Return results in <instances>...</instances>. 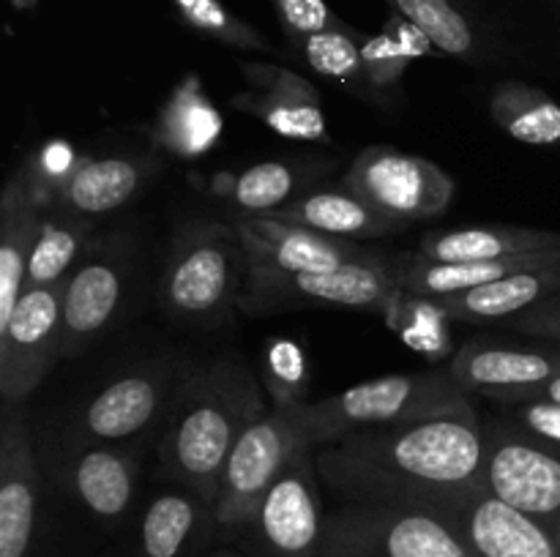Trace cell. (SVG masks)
Segmentation results:
<instances>
[{"label": "cell", "mask_w": 560, "mask_h": 557, "mask_svg": "<svg viewBox=\"0 0 560 557\" xmlns=\"http://www.w3.org/2000/svg\"><path fill=\"white\" fill-rule=\"evenodd\" d=\"M268 407L244 360L228 355L184 369L159 442L164 475L189 486L200 500H217L235 440Z\"/></svg>", "instance_id": "obj_1"}, {"label": "cell", "mask_w": 560, "mask_h": 557, "mask_svg": "<svg viewBox=\"0 0 560 557\" xmlns=\"http://www.w3.org/2000/svg\"><path fill=\"white\" fill-rule=\"evenodd\" d=\"M334 446L408 478L446 486L485 484V424L474 402L427 418L359 431Z\"/></svg>", "instance_id": "obj_2"}, {"label": "cell", "mask_w": 560, "mask_h": 557, "mask_svg": "<svg viewBox=\"0 0 560 557\" xmlns=\"http://www.w3.org/2000/svg\"><path fill=\"white\" fill-rule=\"evenodd\" d=\"M468 402L470 393H465L454 382L452 371L443 366L430 371L375 377L320 402H301L284 410L310 446H334L359 431L427 418Z\"/></svg>", "instance_id": "obj_3"}, {"label": "cell", "mask_w": 560, "mask_h": 557, "mask_svg": "<svg viewBox=\"0 0 560 557\" xmlns=\"http://www.w3.org/2000/svg\"><path fill=\"white\" fill-rule=\"evenodd\" d=\"M249 254L235 222H195L178 233L162 273V306L184 325H224L241 306Z\"/></svg>", "instance_id": "obj_4"}, {"label": "cell", "mask_w": 560, "mask_h": 557, "mask_svg": "<svg viewBox=\"0 0 560 557\" xmlns=\"http://www.w3.org/2000/svg\"><path fill=\"white\" fill-rule=\"evenodd\" d=\"M399 289L388 257L372 254L334 271H279L249 265L241 309L246 315L301 309V306H348V309L388 311Z\"/></svg>", "instance_id": "obj_5"}, {"label": "cell", "mask_w": 560, "mask_h": 557, "mask_svg": "<svg viewBox=\"0 0 560 557\" xmlns=\"http://www.w3.org/2000/svg\"><path fill=\"white\" fill-rule=\"evenodd\" d=\"M410 508L441 519L459 544L479 557H560L558 541L539 519L517 511L485 484H432Z\"/></svg>", "instance_id": "obj_6"}, {"label": "cell", "mask_w": 560, "mask_h": 557, "mask_svg": "<svg viewBox=\"0 0 560 557\" xmlns=\"http://www.w3.org/2000/svg\"><path fill=\"white\" fill-rule=\"evenodd\" d=\"M342 186L402 224L443 216L457 191L446 169L394 145L364 147L342 175Z\"/></svg>", "instance_id": "obj_7"}, {"label": "cell", "mask_w": 560, "mask_h": 557, "mask_svg": "<svg viewBox=\"0 0 560 557\" xmlns=\"http://www.w3.org/2000/svg\"><path fill=\"white\" fill-rule=\"evenodd\" d=\"M560 446L530 435L509 420L485 424V464L481 481L487 489L517 511L539 519L560 517Z\"/></svg>", "instance_id": "obj_8"}, {"label": "cell", "mask_w": 560, "mask_h": 557, "mask_svg": "<svg viewBox=\"0 0 560 557\" xmlns=\"http://www.w3.org/2000/svg\"><path fill=\"white\" fill-rule=\"evenodd\" d=\"M63 358V284L25 289L0 328V399L25 404Z\"/></svg>", "instance_id": "obj_9"}, {"label": "cell", "mask_w": 560, "mask_h": 557, "mask_svg": "<svg viewBox=\"0 0 560 557\" xmlns=\"http://www.w3.org/2000/svg\"><path fill=\"white\" fill-rule=\"evenodd\" d=\"M175 366L156 360L109 380L71 426L69 451H85L93 446H115L120 440L142 435L164 410L175 382Z\"/></svg>", "instance_id": "obj_10"}, {"label": "cell", "mask_w": 560, "mask_h": 557, "mask_svg": "<svg viewBox=\"0 0 560 557\" xmlns=\"http://www.w3.org/2000/svg\"><path fill=\"white\" fill-rule=\"evenodd\" d=\"M310 446L284 407H268L235 440L222 470L217 508L222 519L252 517L260 497L284 470L295 448Z\"/></svg>", "instance_id": "obj_11"}, {"label": "cell", "mask_w": 560, "mask_h": 557, "mask_svg": "<svg viewBox=\"0 0 560 557\" xmlns=\"http://www.w3.org/2000/svg\"><path fill=\"white\" fill-rule=\"evenodd\" d=\"M129 284L124 244H93L63 282V358L85 353L115 322Z\"/></svg>", "instance_id": "obj_12"}, {"label": "cell", "mask_w": 560, "mask_h": 557, "mask_svg": "<svg viewBox=\"0 0 560 557\" xmlns=\"http://www.w3.org/2000/svg\"><path fill=\"white\" fill-rule=\"evenodd\" d=\"M241 74L249 82V91L233 93L230 107L260 120L266 129L284 140L331 145L320 93L306 76L262 60L241 63Z\"/></svg>", "instance_id": "obj_13"}, {"label": "cell", "mask_w": 560, "mask_h": 557, "mask_svg": "<svg viewBox=\"0 0 560 557\" xmlns=\"http://www.w3.org/2000/svg\"><path fill=\"white\" fill-rule=\"evenodd\" d=\"M317 446L295 448L282 473L273 478L252 517L268 544L284 557H301L317 544L320 506H317Z\"/></svg>", "instance_id": "obj_14"}, {"label": "cell", "mask_w": 560, "mask_h": 557, "mask_svg": "<svg viewBox=\"0 0 560 557\" xmlns=\"http://www.w3.org/2000/svg\"><path fill=\"white\" fill-rule=\"evenodd\" d=\"M381 557H470L438 517L402 506L350 508L328 524Z\"/></svg>", "instance_id": "obj_15"}, {"label": "cell", "mask_w": 560, "mask_h": 557, "mask_svg": "<svg viewBox=\"0 0 560 557\" xmlns=\"http://www.w3.org/2000/svg\"><path fill=\"white\" fill-rule=\"evenodd\" d=\"M36 519V459L25 404H0V557H25Z\"/></svg>", "instance_id": "obj_16"}, {"label": "cell", "mask_w": 560, "mask_h": 557, "mask_svg": "<svg viewBox=\"0 0 560 557\" xmlns=\"http://www.w3.org/2000/svg\"><path fill=\"white\" fill-rule=\"evenodd\" d=\"M235 227L244 238L249 265L279 271H334L372 257V251H364L353 240L315 233L282 218L238 216Z\"/></svg>", "instance_id": "obj_17"}, {"label": "cell", "mask_w": 560, "mask_h": 557, "mask_svg": "<svg viewBox=\"0 0 560 557\" xmlns=\"http://www.w3.org/2000/svg\"><path fill=\"white\" fill-rule=\"evenodd\" d=\"M465 393L492 396L498 391L539 386L560 375V349L512 347L495 342H468L446 366Z\"/></svg>", "instance_id": "obj_18"}, {"label": "cell", "mask_w": 560, "mask_h": 557, "mask_svg": "<svg viewBox=\"0 0 560 557\" xmlns=\"http://www.w3.org/2000/svg\"><path fill=\"white\" fill-rule=\"evenodd\" d=\"M162 169V158L156 156H85L77 173L66 180L58 200L49 211H66L82 218L107 216L129 205L148 186L153 175Z\"/></svg>", "instance_id": "obj_19"}, {"label": "cell", "mask_w": 560, "mask_h": 557, "mask_svg": "<svg viewBox=\"0 0 560 557\" xmlns=\"http://www.w3.org/2000/svg\"><path fill=\"white\" fill-rule=\"evenodd\" d=\"M560 293V257L541 265L520 271L501 282L485 287L465 289V293L443 295V298H424L435 306L446 320L459 322H495L512 320L534 306L545 304Z\"/></svg>", "instance_id": "obj_20"}, {"label": "cell", "mask_w": 560, "mask_h": 557, "mask_svg": "<svg viewBox=\"0 0 560 557\" xmlns=\"http://www.w3.org/2000/svg\"><path fill=\"white\" fill-rule=\"evenodd\" d=\"M222 112L202 91V82L197 74L184 76L173 87L153 123L148 126V137L162 151L178 158H200L211 153L217 142L222 140Z\"/></svg>", "instance_id": "obj_21"}, {"label": "cell", "mask_w": 560, "mask_h": 557, "mask_svg": "<svg viewBox=\"0 0 560 557\" xmlns=\"http://www.w3.org/2000/svg\"><path fill=\"white\" fill-rule=\"evenodd\" d=\"M271 218H282V222L301 224L315 233L334 235V238L355 240V238H383V235L394 233V229L405 227L397 218L386 216L361 200L355 191L348 186H334V189H317L312 194L299 197V200L288 202L279 211L271 213Z\"/></svg>", "instance_id": "obj_22"}, {"label": "cell", "mask_w": 560, "mask_h": 557, "mask_svg": "<svg viewBox=\"0 0 560 557\" xmlns=\"http://www.w3.org/2000/svg\"><path fill=\"white\" fill-rule=\"evenodd\" d=\"M545 251H560V233L512 227V224L443 229V233L424 235L419 244V254L435 262H485L503 260V257L545 254Z\"/></svg>", "instance_id": "obj_23"}, {"label": "cell", "mask_w": 560, "mask_h": 557, "mask_svg": "<svg viewBox=\"0 0 560 557\" xmlns=\"http://www.w3.org/2000/svg\"><path fill=\"white\" fill-rule=\"evenodd\" d=\"M44 211L27 194L20 173L11 175L0 194V328L11 320L25 293L27 257Z\"/></svg>", "instance_id": "obj_24"}, {"label": "cell", "mask_w": 560, "mask_h": 557, "mask_svg": "<svg viewBox=\"0 0 560 557\" xmlns=\"http://www.w3.org/2000/svg\"><path fill=\"white\" fill-rule=\"evenodd\" d=\"M140 462L118 446H93L71 459V486L93 513L115 519L131 506Z\"/></svg>", "instance_id": "obj_25"}, {"label": "cell", "mask_w": 560, "mask_h": 557, "mask_svg": "<svg viewBox=\"0 0 560 557\" xmlns=\"http://www.w3.org/2000/svg\"><path fill=\"white\" fill-rule=\"evenodd\" d=\"M320 169L315 164L299 162H262L252 164L244 173H219L211 180V194L228 200L238 216H271L282 205L293 202L295 191Z\"/></svg>", "instance_id": "obj_26"}, {"label": "cell", "mask_w": 560, "mask_h": 557, "mask_svg": "<svg viewBox=\"0 0 560 557\" xmlns=\"http://www.w3.org/2000/svg\"><path fill=\"white\" fill-rule=\"evenodd\" d=\"M490 115L498 129L523 145H560V102L528 82H501L490 96Z\"/></svg>", "instance_id": "obj_27"}, {"label": "cell", "mask_w": 560, "mask_h": 557, "mask_svg": "<svg viewBox=\"0 0 560 557\" xmlns=\"http://www.w3.org/2000/svg\"><path fill=\"white\" fill-rule=\"evenodd\" d=\"M88 233H91V218L66 211H44L27 257L25 289L63 284L82 260Z\"/></svg>", "instance_id": "obj_28"}, {"label": "cell", "mask_w": 560, "mask_h": 557, "mask_svg": "<svg viewBox=\"0 0 560 557\" xmlns=\"http://www.w3.org/2000/svg\"><path fill=\"white\" fill-rule=\"evenodd\" d=\"M432 44L421 36L410 22L392 20L377 36L361 42V58L370 87L377 102L386 104L394 98V91L402 82L405 71L416 58H424Z\"/></svg>", "instance_id": "obj_29"}, {"label": "cell", "mask_w": 560, "mask_h": 557, "mask_svg": "<svg viewBox=\"0 0 560 557\" xmlns=\"http://www.w3.org/2000/svg\"><path fill=\"white\" fill-rule=\"evenodd\" d=\"M301 58L310 66L315 74L326 76L334 85L345 87L353 93L355 98L366 104H381L377 102L375 91L370 87L364 71V58H361V42H355L342 25L328 27V31L312 33V36L301 38L299 42Z\"/></svg>", "instance_id": "obj_30"}, {"label": "cell", "mask_w": 560, "mask_h": 557, "mask_svg": "<svg viewBox=\"0 0 560 557\" xmlns=\"http://www.w3.org/2000/svg\"><path fill=\"white\" fill-rule=\"evenodd\" d=\"M405 22L452 58H474L476 33L448 0H392Z\"/></svg>", "instance_id": "obj_31"}, {"label": "cell", "mask_w": 560, "mask_h": 557, "mask_svg": "<svg viewBox=\"0 0 560 557\" xmlns=\"http://www.w3.org/2000/svg\"><path fill=\"white\" fill-rule=\"evenodd\" d=\"M200 506L191 495L167 491L148 506L142 519V549L148 557H178L189 535L195 533Z\"/></svg>", "instance_id": "obj_32"}, {"label": "cell", "mask_w": 560, "mask_h": 557, "mask_svg": "<svg viewBox=\"0 0 560 557\" xmlns=\"http://www.w3.org/2000/svg\"><path fill=\"white\" fill-rule=\"evenodd\" d=\"M82 162H85V156H80L74 145L63 140H52L47 145L36 147L20 169L27 194L33 197V202L42 211H49L55 200H58L60 189L66 186V180L77 173Z\"/></svg>", "instance_id": "obj_33"}, {"label": "cell", "mask_w": 560, "mask_h": 557, "mask_svg": "<svg viewBox=\"0 0 560 557\" xmlns=\"http://www.w3.org/2000/svg\"><path fill=\"white\" fill-rule=\"evenodd\" d=\"M173 3L180 16L202 36H211L238 49H271L255 27L235 20L219 0H173Z\"/></svg>", "instance_id": "obj_34"}, {"label": "cell", "mask_w": 560, "mask_h": 557, "mask_svg": "<svg viewBox=\"0 0 560 557\" xmlns=\"http://www.w3.org/2000/svg\"><path fill=\"white\" fill-rule=\"evenodd\" d=\"M266 386L271 391L273 407H293V404L304 402L306 391V371H304V355L299 353L293 342H271L266 355Z\"/></svg>", "instance_id": "obj_35"}, {"label": "cell", "mask_w": 560, "mask_h": 557, "mask_svg": "<svg viewBox=\"0 0 560 557\" xmlns=\"http://www.w3.org/2000/svg\"><path fill=\"white\" fill-rule=\"evenodd\" d=\"M277 9L279 20H282L284 31L290 33L293 42H301L312 33L328 31V27H339L326 0H277Z\"/></svg>", "instance_id": "obj_36"}, {"label": "cell", "mask_w": 560, "mask_h": 557, "mask_svg": "<svg viewBox=\"0 0 560 557\" xmlns=\"http://www.w3.org/2000/svg\"><path fill=\"white\" fill-rule=\"evenodd\" d=\"M506 418H512L514 424L528 429L530 435L560 446V404H550V402L512 404Z\"/></svg>", "instance_id": "obj_37"}, {"label": "cell", "mask_w": 560, "mask_h": 557, "mask_svg": "<svg viewBox=\"0 0 560 557\" xmlns=\"http://www.w3.org/2000/svg\"><path fill=\"white\" fill-rule=\"evenodd\" d=\"M506 325L512 331L525 333V336L547 339V342L560 344V295H552L545 304L512 317V320H506Z\"/></svg>", "instance_id": "obj_38"}, {"label": "cell", "mask_w": 560, "mask_h": 557, "mask_svg": "<svg viewBox=\"0 0 560 557\" xmlns=\"http://www.w3.org/2000/svg\"><path fill=\"white\" fill-rule=\"evenodd\" d=\"M492 402L503 404V407H512V404H523V402H550V404H560V375L552 377V380L539 382V386L530 388H517V391H498L492 393Z\"/></svg>", "instance_id": "obj_39"}, {"label": "cell", "mask_w": 560, "mask_h": 557, "mask_svg": "<svg viewBox=\"0 0 560 557\" xmlns=\"http://www.w3.org/2000/svg\"><path fill=\"white\" fill-rule=\"evenodd\" d=\"M38 0H11V5H14V9H33V5H36Z\"/></svg>", "instance_id": "obj_40"}]
</instances>
